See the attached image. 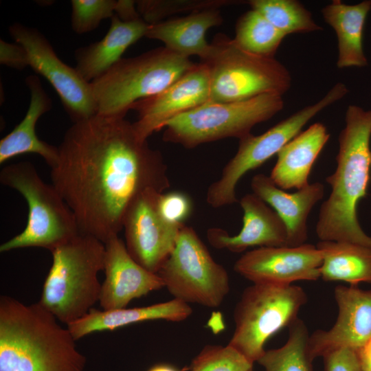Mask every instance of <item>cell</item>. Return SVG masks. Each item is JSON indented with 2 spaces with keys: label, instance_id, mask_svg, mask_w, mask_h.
I'll list each match as a JSON object with an SVG mask.
<instances>
[{
  "label": "cell",
  "instance_id": "1",
  "mask_svg": "<svg viewBox=\"0 0 371 371\" xmlns=\"http://www.w3.org/2000/svg\"><path fill=\"white\" fill-rule=\"evenodd\" d=\"M51 179L73 212L80 233L103 243L118 236L126 212L144 192L170 187L161 153L125 117L96 114L63 137Z\"/></svg>",
  "mask_w": 371,
  "mask_h": 371
},
{
  "label": "cell",
  "instance_id": "2",
  "mask_svg": "<svg viewBox=\"0 0 371 371\" xmlns=\"http://www.w3.org/2000/svg\"><path fill=\"white\" fill-rule=\"evenodd\" d=\"M371 110L348 106L339 138L337 168L326 178L331 192L321 205L315 232L322 241L348 242L371 247V236L358 221L359 202L371 176Z\"/></svg>",
  "mask_w": 371,
  "mask_h": 371
},
{
  "label": "cell",
  "instance_id": "3",
  "mask_svg": "<svg viewBox=\"0 0 371 371\" xmlns=\"http://www.w3.org/2000/svg\"><path fill=\"white\" fill-rule=\"evenodd\" d=\"M76 341L38 302L0 297V371H85Z\"/></svg>",
  "mask_w": 371,
  "mask_h": 371
},
{
  "label": "cell",
  "instance_id": "4",
  "mask_svg": "<svg viewBox=\"0 0 371 371\" xmlns=\"http://www.w3.org/2000/svg\"><path fill=\"white\" fill-rule=\"evenodd\" d=\"M52 264L38 302L67 326L76 322L99 302L105 245L80 234L52 251Z\"/></svg>",
  "mask_w": 371,
  "mask_h": 371
},
{
  "label": "cell",
  "instance_id": "5",
  "mask_svg": "<svg viewBox=\"0 0 371 371\" xmlns=\"http://www.w3.org/2000/svg\"><path fill=\"white\" fill-rule=\"evenodd\" d=\"M196 64L164 46L122 58L91 82L97 114L125 117L133 104L163 91Z\"/></svg>",
  "mask_w": 371,
  "mask_h": 371
},
{
  "label": "cell",
  "instance_id": "6",
  "mask_svg": "<svg viewBox=\"0 0 371 371\" xmlns=\"http://www.w3.org/2000/svg\"><path fill=\"white\" fill-rule=\"evenodd\" d=\"M0 181L19 192L28 206L25 227L1 244V252L26 247L52 251L80 234L71 210L53 184L41 178L32 163L6 166L0 172Z\"/></svg>",
  "mask_w": 371,
  "mask_h": 371
},
{
  "label": "cell",
  "instance_id": "7",
  "mask_svg": "<svg viewBox=\"0 0 371 371\" xmlns=\"http://www.w3.org/2000/svg\"><path fill=\"white\" fill-rule=\"evenodd\" d=\"M200 62L209 72V102H238L264 94L282 96L291 85V76L283 64L242 49L223 33L214 36Z\"/></svg>",
  "mask_w": 371,
  "mask_h": 371
},
{
  "label": "cell",
  "instance_id": "8",
  "mask_svg": "<svg viewBox=\"0 0 371 371\" xmlns=\"http://www.w3.org/2000/svg\"><path fill=\"white\" fill-rule=\"evenodd\" d=\"M283 107L282 97L277 94L238 102H208L170 120L164 128L163 139L186 148L229 137L240 139Z\"/></svg>",
  "mask_w": 371,
  "mask_h": 371
},
{
  "label": "cell",
  "instance_id": "9",
  "mask_svg": "<svg viewBox=\"0 0 371 371\" xmlns=\"http://www.w3.org/2000/svg\"><path fill=\"white\" fill-rule=\"evenodd\" d=\"M306 302L300 286L253 283L235 306V327L228 344L252 363L257 362L265 352L266 342L295 321Z\"/></svg>",
  "mask_w": 371,
  "mask_h": 371
},
{
  "label": "cell",
  "instance_id": "10",
  "mask_svg": "<svg viewBox=\"0 0 371 371\" xmlns=\"http://www.w3.org/2000/svg\"><path fill=\"white\" fill-rule=\"evenodd\" d=\"M348 92L345 84L337 82L319 101L301 109L262 134L250 133L238 139L236 153L224 166L219 179L207 188V203L218 208L238 202L236 190L242 177L277 155L314 116Z\"/></svg>",
  "mask_w": 371,
  "mask_h": 371
},
{
  "label": "cell",
  "instance_id": "11",
  "mask_svg": "<svg viewBox=\"0 0 371 371\" xmlns=\"http://www.w3.org/2000/svg\"><path fill=\"white\" fill-rule=\"evenodd\" d=\"M157 273L174 298L188 304L216 308L230 291L226 269L213 259L193 228L186 225Z\"/></svg>",
  "mask_w": 371,
  "mask_h": 371
},
{
  "label": "cell",
  "instance_id": "12",
  "mask_svg": "<svg viewBox=\"0 0 371 371\" xmlns=\"http://www.w3.org/2000/svg\"><path fill=\"white\" fill-rule=\"evenodd\" d=\"M9 32L27 52L29 66L45 78L58 95L64 109L74 122L97 114L91 82L63 63L47 38L35 28L14 23Z\"/></svg>",
  "mask_w": 371,
  "mask_h": 371
},
{
  "label": "cell",
  "instance_id": "13",
  "mask_svg": "<svg viewBox=\"0 0 371 371\" xmlns=\"http://www.w3.org/2000/svg\"><path fill=\"white\" fill-rule=\"evenodd\" d=\"M160 192H144L128 208L123 221L125 245L131 257L146 269L157 273L175 248L185 225L166 221L158 208Z\"/></svg>",
  "mask_w": 371,
  "mask_h": 371
},
{
  "label": "cell",
  "instance_id": "14",
  "mask_svg": "<svg viewBox=\"0 0 371 371\" xmlns=\"http://www.w3.org/2000/svg\"><path fill=\"white\" fill-rule=\"evenodd\" d=\"M322 254L315 245L262 247L247 251L234 265V271L254 284L289 285L321 278Z\"/></svg>",
  "mask_w": 371,
  "mask_h": 371
},
{
  "label": "cell",
  "instance_id": "15",
  "mask_svg": "<svg viewBox=\"0 0 371 371\" xmlns=\"http://www.w3.org/2000/svg\"><path fill=\"white\" fill-rule=\"evenodd\" d=\"M210 77L202 63L196 65L167 88L131 106L138 113L133 123L137 136L143 139L164 129L175 117L210 101Z\"/></svg>",
  "mask_w": 371,
  "mask_h": 371
},
{
  "label": "cell",
  "instance_id": "16",
  "mask_svg": "<svg viewBox=\"0 0 371 371\" xmlns=\"http://www.w3.org/2000/svg\"><path fill=\"white\" fill-rule=\"evenodd\" d=\"M334 296L338 306L335 324L309 335L307 352L312 361L343 348L357 352L371 337V290L337 286Z\"/></svg>",
  "mask_w": 371,
  "mask_h": 371
},
{
  "label": "cell",
  "instance_id": "17",
  "mask_svg": "<svg viewBox=\"0 0 371 371\" xmlns=\"http://www.w3.org/2000/svg\"><path fill=\"white\" fill-rule=\"evenodd\" d=\"M104 245L105 279L99 300L102 310L126 308L133 300L164 287L157 273L146 269L131 257L119 236Z\"/></svg>",
  "mask_w": 371,
  "mask_h": 371
},
{
  "label": "cell",
  "instance_id": "18",
  "mask_svg": "<svg viewBox=\"0 0 371 371\" xmlns=\"http://www.w3.org/2000/svg\"><path fill=\"white\" fill-rule=\"evenodd\" d=\"M239 203L243 211L240 232L231 236L221 228L208 229L207 238L212 247L240 253L255 246H287L286 225L268 204L253 192L244 195Z\"/></svg>",
  "mask_w": 371,
  "mask_h": 371
},
{
  "label": "cell",
  "instance_id": "19",
  "mask_svg": "<svg viewBox=\"0 0 371 371\" xmlns=\"http://www.w3.org/2000/svg\"><path fill=\"white\" fill-rule=\"evenodd\" d=\"M251 188L253 193L268 204L285 224L287 247L304 244L308 238V217L324 196V185L320 182L308 183L295 192L288 193L278 188L270 177L258 174L253 177Z\"/></svg>",
  "mask_w": 371,
  "mask_h": 371
},
{
  "label": "cell",
  "instance_id": "20",
  "mask_svg": "<svg viewBox=\"0 0 371 371\" xmlns=\"http://www.w3.org/2000/svg\"><path fill=\"white\" fill-rule=\"evenodd\" d=\"M111 20L110 27L100 41L75 52V68L87 82H91L122 59L128 47L146 36L150 25L142 18L124 21L115 14Z\"/></svg>",
  "mask_w": 371,
  "mask_h": 371
},
{
  "label": "cell",
  "instance_id": "21",
  "mask_svg": "<svg viewBox=\"0 0 371 371\" xmlns=\"http://www.w3.org/2000/svg\"><path fill=\"white\" fill-rule=\"evenodd\" d=\"M329 137L326 127L320 122L301 131L278 153L269 176L273 182L284 190L307 186L313 166Z\"/></svg>",
  "mask_w": 371,
  "mask_h": 371
},
{
  "label": "cell",
  "instance_id": "22",
  "mask_svg": "<svg viewBox=\"0 0 371 371\" xmlns=\"http://www.w3.org/2000/svg\"><path fill=\"white\" fill-rule=\"evenodd\" d=\"M30 93L28 109L23 120L0 141V164L18 155L34 153L41 156L52 167L57 160L58 147L41 140L36 133L38 119L52 108V100L36 75L26 78Z\"/></svg>",
  "mask_w": 371,
  "mask_h": 371
},
{
  "label": "cell",
  "instance_id": "23",
  "mask_svg": "<svg viewBox=\"0 0 371 371\" xmlns=\"http://www.w3.org/2000/svg\"><path fill=\"white\" fill-rule=\"evenodd\" d=\"M192 313L190 304L173 298L149 306L98 310L94 308L84 317L67 326L77 341L91 333L113 330L118 328L150 320L181 322Z\"/></svg>",
  "mask_w": 371,
  "mask_h": 371
},
{
  "label": "cell",
  "instance_id": "24",
  "mask_svg": "<svg viewBox=\"0 0 371 371\" xmlns=\"http://www.w3.org/2000/svg\"><path fill=\"white\" fill-rule=\"evenodd\" d=\"M223 21L218 9H207L150 25L145 36L161 41L177 54L188 58L197 56L201 60L210 49L207 32Z\"/></svg>",
  "mask_w": 371,
  "mask_h": 371
},
{
  "label": "cell",
  "instance_id": "25",
  "mask_svg": "<svg viewBox=\"0 0 371 371\" xmlns=\"http://www.w3.org/2000/svg\"><path fill=\"white\" fill-rule=\"evenodd\" d=\"M371 10V1L348 5L334 0L321 12L324 20L333 27L337 38L339 69L363 67L368 65L363 37L366 18Z\"/></svg>",
  "mask_w": 371,
  "mask_h": 371
},
{
  "label": "cell",
  "instance_id": "26",
  "mask_svg": "<svg viewBox=\"0 0 371 371\" xmlns=\"http://www.w3.org/2000/svg\"><path fill=\"white\" fill-rule=\"evenodd\" d=\"M316 247L322 254L321 278L356 285L371 284V247L348 242L322 241Z\"/></svg>",
  "mask_w": 371,
  "mask_h": 371
},
{
  "label": "cell",
  "instance_id": "27",
  "mask_svg": "<svg viewBox=\"0 0 371 371\" xmlns=\"http://www.w3.org/2000/svg\"><path fill=\"white\" fill-rule=\"evenodd\" d=\"M286 36L261 14L251 9L238 19L234 40L239 47L250 53L274 58Z\"/></svg>",
  "mask_w": 371,
  "mask_h": 371
},
{
  "label": "cell",
  "instance_id": "28",
  "mask_svg": "<svg viewBox=\"0 0 371 371\" xmlns=\"http://www.w3.org/2000/svg\"><path fill=\"white\" fill-rule=\"evenodd\" d=\"M288 327L285 344L265 350L257 362L265 371H312L313 361L307 352L309 335L305 324L297 317Z\"/></svg>",
  "mask_w": 371,
  "mask_h": 371
},
{
  "label": "cell",
  "instance_id": "29",
  "mask_svg": "<svg viewBox=\"0 0 371 371\" xmlns=\"http://www.w3.org/2000/svg\"><path fill=\"white\" fill-rule=\"evenodd\" d=\"M247 3L286 35L322 30L311 12L298 1L251 0Z\"/></svg>",
  "mask_w": 371,
  "mask_h": 371
},
{
  "label": "cell",
  "instance_id": "30",
  "mask_svg": "<svg viewBox=\"0 0 371 371\" xmlns=\"http://www.w3.org/2000/svg\"><path fill=\"white\" fill-rule=\"evenodd\" d=\"M229 0H142L137 1V11L147 23L152 25L172 14L207 10L218 9L222 6L235 4Z\"/></svg>",
  "mask_w": 371,
  "mask_h": 371
},
{
  "label": "cell",
  "instance_id": "31",
  "mask_svg": "<svg viewBox=\"0 0 371 371\" xmlns=\"http://www.w3.org/2000/svg\"><path fill=\"white\" fill-rule=\"evenodd\" d=\"M253 364L229 344L206 345L192 361L190 371H250Z\"/></svg>",
  "mask_w": 371,
  "mask_h": 371
},
{
  "label": "cell",
  "instance_id": "32",
  "mask_svg": "<svg viewBox=\"0 0 371 371\" xmlns=\"http://www.w3.org/2000/svg\"><path fill=\"white\" fill-rule=\"evenodd\" d=\"M71 27L77 34H85L95 29L100 22L115 15L117 1L72 0Z\"/></svg>",
  "mask_w": 371,
  "mask_h": 371
},
{
  "label": "cell",
  "instance_id": "33",
  "mask_svg": "<svg viewBox=\"0 0 371 371\" xmlns=\"http://www.w3.org/2000/svg\"><path fill=\"white\" fill-rule=\"evenodd\" d=\"M190 199L181 192L161 193L158 199L161 215L168 222L183 225L192 212Z\"/></svg>",
  "mask_w": 371,
  "mask_h": 371
},
{
  "label": "cell",
  "instance_id": "34",
  "mask_svg": "<svg viewBox=\"0 0 371 371\" xmlns=\"http://www.w3.org/2000/svg\"><path fill=\"white\" fill-rule=\"evenodd\" d=\"M324 371H362L357 352L343 348L323 357Z\"/></svg>",
  "mask_w": 371,
  "mask_h": 371
},
{
  "label": "cell",
  "instance_id": "35",
  "mask_svg": "<svg viewBox=\"0 0 371 371\" xmlns=\"http://www.w3.org/2000/svg\"><path fill=\"white\" fill-rule=\"evenodd\" d=\"M0 63L15 69L29 66L27 55L23 46L0 41Z\"/></svg>",
  "mask_w": 371,
  "mask_h": 371
},
{
  "label": "cell",
  "instance_id": "36",
  "mask_svg": "<svg viewBox=\"0 0 371 371\" xmlns=\"http://www.w3.org/2000/svg\"><path fill=\"white\" fill-rule=\"evenodd\" d=\"M115 14L124 21L142 18L137 11L136 1L131 0L117 1Z\"/></svg>",
  "mask_w": 371,
  "mask_h": 371
},
{
  "label": "cell",
  "instance_id": "37",
  "mask_svg": "<svg viewBox=\"0 0 371 371\" xmlns=\"http://www.w3.org/2000/svg\"><path fill=\"white\" fill-rule=\"evenodd\" d=\"M356 352L362 371H371V337Z\"/></svg>",
  "mask_w": 371,
  "mask_h": 371
},
{
  "label": "cell",
  "instance_id": "38",
  "mask_svg": "<svg viewBox=\"0 0 371 371\" xmlns=\"http://www.w3.org/2000/svg\"><path fill=\"white\" fill-rule=\"evenodd\" d=\"M147 371H179L175 367L167 363H158L150 367Z\"/></svg>",
  "mask_w": 371,
  "mask_h": 371
},
{
  "label": "cell",
  "instance_id": "39",
  "mask_svg": "<svg viewBox=\"0 0 371 371\" xmlns=\"http://www.w3.org/2000/svg\"><path fill=\"white\" fill-rule=\"evenodd\" d=\"M370 180H371V176H370ZM370 213H371V211H370Z\"/></svg>",
  "mask_w": 371,
  "mask_h": 371
},
{
  "label": "cell",
  "instance_id": "40",
  "mask_svg": "<svg viewBox=\"0 0 371 371\" xmlns=\"http://www.w3.org/2000/svg\"><path fill=\"white\" fill-rule=\"evenodd\" d=\"M250 371H253V370H250Z\"/></svg>",
  "mask_w": 371,
  "mask_h": 371
}]
</instances>
